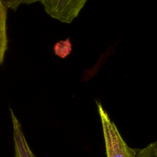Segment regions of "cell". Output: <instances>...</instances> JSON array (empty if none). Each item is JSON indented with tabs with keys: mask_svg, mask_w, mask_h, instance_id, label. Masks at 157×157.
<instances>
[{
	"mask_svg": "<svg viewBox=\"0 0 157 157\" xmlns=\"http://www.w3.org/2000/svg\"><path fill=\"white\" fill-rule=\"evenodd\" d=\"M10 112L13 128V157H36L27 142L19 120L12 109H10Z\"/></svg>",
	"mask_w": 157,
	"mask_h": 157,
	"instance_id": "cell-3",
	"label": "cell"
},
{
	"mask_svg": "<svg viewBox=\"0 0 157 157\" xmlns=\"http://www.w3.org/2000/svg\"><path fill=\"white\" fill-rule=\"evenodd\" d=\"M104 139L107 157H137L138 148L130 147L121 136L102 104L96 101Z\"/></svg>",
	"mask_w": 157,
	"mask_h": 157,
	"instance_id": "cell-1",
	"label": "cell"
},
{
	"mask_svg": "<svg viewBox=\"0 0 157 157\" xmlns=\"http://www.w3.org/2000/svg\"><path fill=\"white\" fill-rule=\"evenodd\" d=\"M7 10L2 0H0V66L2 64L7 50Z\"/></svg>",
	"mask_w": 157,
	"mask_h": 157,
	"instance_id": "cell-4",
	"label": "cell"
},
{
	"mask_svg": "<svg viewBox=\"0 0 157 157\" xmlns=\"http://www.w3.org/2000/svg\"><path fill=\"white\" fill-rule=\"evenodd\" d=\"M53 51L55 55L61 58H66L72 51V44L69 38L66 40L59 41L56 43L53 47Z\"/></svg>",
	"mask_w": 157,
	"mask_h": 157,
	"instance_id": "cell-5",
	"label": "cell"
},
{
	"mask_svg": "<svg viewBox=\"0 0 157 157\" xmlns=\"http://www.w3.org/2000/svg\"><path fill=\"white\" fill-rule=\"evenodd\" d=\"M7 9L16 10L22 5H29L40 2V0H2Z\"/></svg>",
	"mask_w": 157,
	"mask_h": 157,
	"instance_id": "cell-7",
	"label": "cell"
},
{
	"mask_svg": "<svg viewBox=\"0 0 157 157\" xmlns=\"http://www.w3.org/2000/svg\"><path fill=\"white\" fill-rule=\"evenodd\" d=\"M88 0H40L50 17L64 23H71L79 15Z\"/></svg>",
	"mask_w": 157,
	"mask_h": 157,
	"instance_id": "cell-2",
	"label": "cell"
},
{
	"mask_svg": "<svg viewBox=\"0 0 157 157\" xmlns=\"http://www.w3.org/2000/svg\"><path fill=\"white\" fill-rule=\"evenodd\" d=\"M137 157H157V142H151L143 148H139Z\"/></svg>",
	"mask_w": 157,
	"mask_h": 157,
	"instance_id": "cell-6",
	"label": "cell"
}]
</instances>
